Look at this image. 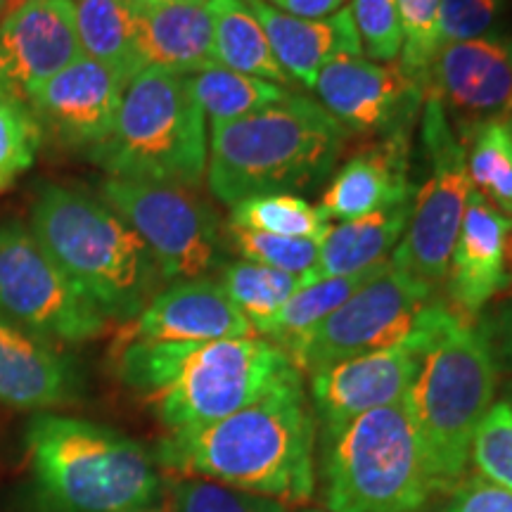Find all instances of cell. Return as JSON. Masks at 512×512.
<instances>
[{
  "mask_svg": "<svg viewBox=\"0 0 512 512\" xmlns=\"http://www.w3.org/2000/svg\"><path fill=\"white\" fill-rule=\"evenodd\" d=\"M318 430L294 370L261 399L228 418L169 432L152 453L159 470L202 477L287 505L311 501L318 486Z\"/></svg>",
  "mask_w": 512,
  "mask_h": 512,
  "instance_id": "1",
  "label": "cell"
},
{
  "mask_svg": "<svg viewBox=\"0 0 512 512\" xmlns=\"http://www.w3.org/2000/svg\"><path fill=\"white\" fill-rule=\"evenodd\" d=\"M112 356L119 380L152 403L169 432L228 418L297 370L285 351L264 337L216 342L117 339Z\"/></svg>",
  "mask_w": 512,
  "mask_h": 512,
  "instance_id": "2",
  "label": "cell"
},
{
  "mask_svg": "<svg viewBox=\"0 0 512 512\" xmlns=\"http://www.w3.org/2000/svg\"><path fill=\"white\" fill-rule=\"evenodd\" d=\"M29 228L107 320H136L166 283L136 230L110 204L74 185L43 183Z\"/></svg>",
  "mask_w": 512,
  "mask_h": 512,
  "instance_id": "3",
  "label": "cell"
},
{
  "mask_svg": "<svg viewBox=\"0 0 512 512\" xmlns=\"http://www.w3.org/2000/svg\"><path fill=\"white\" fill-rule=\"evenodd\" d=\"M347 136L320 102L290 93L266 110L211 128V195L235 207L247 197L316 188L330 176Z\"/></svg>",
  "mask_w": 512,
  "mask_h": 512,
  "instance_id": "4",
  "label": "cell"
},
{
  "mask_svg": "<svg viewBox=\"0 0 512 512\" xmlns=\"http://www.w3.org/2000/svg\"><path fill=\"white\" fill-rule=\"evenodd\" d=\"M27 451L46 512H140L162 494L155 456L112 427L41 413Z\"/></svg>",
  "mask_w": 512,
  "mask_h": 512,
  "instance_id": "5",
  "label": "cell"
},
{
  "mask_svg": "<svg viewBox=\"0 0 512 512\" xmlns=\"http://www.w3.org/2000/svg\"><path fill=\"white\" fill-rule=\"evenodd\" d=\"M498 373L477 325L458 313L422 354L408 392L427 472L437 496H448L470 467L479 422L496 401Z\"/></svg>",
  "mask_w": 512,
  "mask_h": 512,
  "instance_id": "6",
  "label": "cell"
},
{
  "mask_svg": "<svg viewBox=\"0 0 512 512\" xmlns=\"http://www.w3.org/2000/svg\"><path fill=\"white\" fill-rule=\"evenodd\" d=\"M110 178L195 190L207 178V117L188 76L145 67L128 81L110 138L88 155Z\"/></svg>",
  "mask_w": 512,
  "mask_h": 512,
  "instance_id": "7",
  "label": "cell"
},
{
  "mask_svg": "<svg viewBox=\"0 0 512 512\" xmlns=\"http://www.w3.org/2000/svg\"><path fill=\"white\" fill-rule=\"evenodd\" d=\"M328 512H430V472L408 401L377 408L318 446Z\"/></svg>",
  "mask_w": 512,
  "mask_h": 512,
  "instance_id": "8",
  "label": "cell"
},
{
  "mask_svg": "<svg viewBox=\"0 0 512 512\" xmlns=\"http://www.w3.org/2000/svg\"><path fill=\"white\" fill-rule=\"evenodd\" d=\"M422 145L430 171L422 190L415 192L411 221L389 261L394 268L437 290L446 280L448 259L463 226L472 185L465 145L453 131L441 102L430 93L422 102Z\"/></svg>",
  "mask_w": 512,
  "mask_h": 512,
  "instance_id": "9",
  "label": "cell"
},
{
  "mask_svg": "<svg viewBox=\"0 0 512 512\" xmlns=\"http://www.w3.org/2000/svg\"><path fill=\"white\" fill-rule=\"evenodd\" d=\"M0 318L55 347L91 342L110 323L17 221L0 223Z\"/></svg>",
  "mask_w": 512,
  "mask_h": 512,
  "instance_id": "10",
  "label": "cell"
},
{
  "mask_svg": "<svg viewBox=\"0 0 512 512\" xmlns=\"http://www.w3.org/2000/svg\"><path fill=\"white\" fill-rule=\"evenodd\" d=\"M437 290L389 264L316 328L280 347L302 375L411 339Z\"/></svg>",
  "mask_w": 512,
  "mask_h": 512,
  "instance_id": "11",
  "label": "cell"
},
{
  "mask_svg": "<svg viewBox=\"0 0 512 512\" xmlns=\"http://www.w3.org/2000/svg\"><path fill=\"white\" fill-rule=\"evenodd\" d=\"M100 200L136 230L164 280L204 278L226 261L216 214L188 188L107 178Z\"/></svg>",
  "mask_w": 512,
  "mask_h": 512,
  "instance_id": "12",
  "label": "cell"
},
{
  "mask_svg": "<svg viewBox=\"0 0 512 512\" xmlns=\"http://www.w3.org/2000/svg\"><path fill=\"white\" fill-rule=\"evenodd\" d=\"M311 91L347 131L384 138L411 133L425 102L420 83L403 74L399 64H380L363 55L335 57L320 69Z\"/></svg>",
  "mask_w": 512,
  "mask_h": 512,
  "instance_id": "13",
  "label": "cell"
},
{
  "mask_svg": "<svg viewBox=\"0 0 512 512\" xmlns=\"http://www.w3.org/2000/svg\"><path fill=\"white\" fill-rule=\"evenodd\" d=\"M422 354L408 342L332 363L311 373L309 401L318 446L337 437L356 418L399 403L411 392Z\"/></svg>",
  "mask_w": 512,
  "mask_h": 512,
  "instance_id": "14",
  "label": "cell"
},
{
  "mask_svg": "<svg viewBox=\"0 0 512 512\" xmlns=\"http://www.w3.org/2000/svg\"><path fill=\"white\" fill-rule=\"evenodd\" d=\"M441 102L460 143L477 126L512 117V53L503 36L448 43L434 57L425 95Z\"/></svg>",
  "mask_w": 512,
  "mask_h": 512,
  "instance_id": "15",
  "label": "cell"
},
{
  "mask_svg": "<svg viewBox=\"0 0 512 512\" xmlns=\"http://www.w3.org/2000/svg\"><path fill=\"white\" fill-rule=\"evenodd\" d=\"M128 83L105 64L79 57L29 98L43 140L67 152H91L110 138Z\"/></svg>",
  "mask_w": 512,
  "mask_h": 512,
  "instance_id": "16",
  "label": "cell"
},
{
  "mask_svg": "<svg viewBox=\"0 0 512 512\" xmlns=\"http://www.w3.org/2000/svg\"><path fill=\"white\" fill-rule=\"evenodd\" d=\"M83 57L74 0H22L0 19V91L29 102Z\"/></svg>",
  "mask_w": 512,
  "mask_h": 512,
  "instance_id": "17",
  "label": "cell"
},
{
  "mask_svg": "<svg viewBox=\"0 0 512 512\" xmlns=\"http://www.w3.org/2000/svg\"><path fill=\"white\" fill-rule=\"evenodd\" d=\"M510 240V216L491 207L477 190H470L446 271L448 306L460 318L482 316L486 306L510 287Z\"/></svg>",
  "mask_w": 512,
  "mask_h": 512,
  "instance_id": "18",
  "label": "cell"
},
{
  "mask_svg": "<svg viewBox=\"0 0 512 512\" xmlns=\"http://www.w3.org/2000/svg\"><path fill=\"white\" fill-rule=\"evenodd\" d=\"M256 337L252 323L230 302L219 280L192 278L159 290L117 339L143 342H216Z\"/></svg>",
  "mask_w": 512,
  "mask_h": 512,
  "instance_id": "19",
  "label": "cell"
},
{
  "mask_svg": "<svg viewBox=\"0 0 512 512\" xmlns=\"http://www.w3.org/2000/svg\"><path fill=\"white\" fill-rule=\"evenodd\" d=\"M83 377L72 356L0 318V401L46 411L79 401Z\"/></svg>",
  "mask_w": 512,
  "mask_h": 512,
  "instance_id": "20",
  "label": "cell"
},
{
  "mask_svg": "<svg viewBox=\"0 0 512 512\" xmlns=\"http://www.w3.org/2000/svg\"><path fill=\"white\" fill-rule=\"evenodd\" d=\"M408 200H415L408 178V133H399L351 157L323 192L318 209L330 223L354 221Z\"/></svg>",
  "mask_w": 512,
  "mask_h": 512,
  "instance_id": "21",
  "label": "cell"
},
{
  "mask_svg": "<svg viewBox=\"0 0 512 512\" xmlns=\"http://www.w3.org/2000/svg\"><path fill=\"white\" fill-rule=\"evenodd\" d=\"M271 43L280 67L292 81L313 88L320 69L342 55H363L351 10L323 19H304L273 8L266 0H245Z\"/></svg>",
  "mask_w": 512,
  "mask_h": 512,
  "instance_id": "22",
  "label": "cell"
},
{
  "mask_svg": "<svg viewBox=\"0 0 512 512\" xmlns=\"http://www.w3.org/2000/svg\"><path fill=\"white\" fill-rule=\"evenodd\" d=\"M138 55L143 67L166 69L181 76L214 67V24L207 0L138 5Z\"/></svg>",
  "mask_w": 512,
  "mask_h": 512,
  "instance_id": "23",
  "label": "cell"
},
{
  "mask_svg": "<svg viewBox=\"0 0 512 512\" xmlns=\"http://www.w3.org/2000/svg\"><path fill=\"white\" fill-rule=\"evenodd\" d=\"M413 204L415 200H408L361 219L332 223L325 238L320 240L316 266L302 278V287L318 280L368 271L387 259V254L406 233Z\"/></svg>",
  "mask_w": 512,
  "mask_h": 512,
  "instance_id": "24",
  "label": "cell"
},
{
  "mask_svg": "<svg viewBox=\"0 0 512 512\" xmlns=\"http://www.w3.org/2000/svg\"><path fill=\"white\" fill-rule=\"evenodd\" d=\"M214 24V60L230 72L256 76L290 88L292 79L275 60L259 19L245 0H207Z\"/></svg>",
  "mask_w": 512,
  "mask_h": 512,
  "instance_id": "25",
  "label": "cell"
},
{
  "mask_svg": "<svg viewBox=\"0 0 512 512\" xmlns=\"http://www.w3.org/2000/svg\"><path fill=\"white\" fill-rule=\"evenodd\" d=\"M74 10L83 55L110 67L126 83L143 72L133 0H76Z\"/></svg>",
  "mask_w": 512,
  "mask_h": 512,
  "instance_id": "26",
  "label": "cell"
},
{
  "mask_svg": "<svg viewBox=\"0 0 512 512\" xmlns=\"http://www.w3.org/2000/svg\"><path fill=\"white\" fill-rule=\"evenodd\" d=\"M389 264H392V261L384 259L373 268H368V271L342 275V278L318 280V283L299 287V290L287 299L283 309L268 320L259 335L268 337V342L278 344V347H285L287 342H292V339H297L299 335H304V332L316 328L320 320H325L330 313H335L339 306L347 304L363 285H368L370 280H373L375 275H380Z\"/></svg>",
  "mask_w": 512,
  "mask_h": 512,
  "instance_id": "27",
  "label": "cell"
},
{
  "mask_svg": "<svg viewBox=\"0 0 512 512\" xmlns=\"http://www.w3.org/2000/svg\"><path fill=\"white\" fill-rule=\"evenodd\" d=\"M188 79L192 93H195L204 117L209 121V128L245 119L249 114L261 112L275 105V102L285 100L292 93L278 86V83L230 72V69L219 67V64L192 74Z\"/></svg>",
  "mask_w": 512,
  "mask_h": 512,
  "instance_id": "28",
  "label": "cell"
},
{
  "mask_svg": "<svg viewBox=\"0 0 512 512\" xmlns=\"http://www.w3.org/2000/svg\"><path fill=\"white\" fill-rule=\"evenodd\" d=\"M472 190L512 219V131L510 119L477 126L463 140Z\"/></svg>",
  "mask_w": 512,
  "mask_h": 512,
  "instance_id": "29",
  "label": "cell"
},
{
  "mask_svg": "<svg viewBox=\"0 0 512 512\" xmlns=\"http://www.w3.org/2000/svg\"><path fill=\"white\" fill-rule=\"evenodd\" d=\"M219 283L259 335L268 320L302 287V278L252 261H233L223 266Z\"/></svg>",
  "mask_w": 512,
  "mask_h": 512,
  "instance_id": "30",
  "label": "cell"
},
{
  "mask_svg": "<svg viewBox=\"0 0 512 512\" xmlns=\"http://www.w3.org/2000/svg\"><path fill=\"white\" fill-rule=\"evenodd\" d=\"M230 226L283 235V238L323 240L332 223L318 207L294 192H271L238 202L230 211Z\"/></svg>",
  "mask_w": 512,
  "mask_h": 512,
  "instance_id": "31",
  "label": "cell"
},
{
  "mask_svg": "<svg viewBox=\"0 0 512 512\" xmlns=\"http://www.w3.org/2000/svg\"><path fill=\"white\" fill-rule=\"evenodd\" d=\"M403 46L399 53V69L420 83L422 91L427 86L434 57L441 50L439 38V8L441 0H396Z\"/></svg>",
  "mask_w": 512,
  "mask_h": 512,
  "instance_id": "32",
  "label": "cell"
},
{
  "mask_svg": "<svg viewBox=\"0 0 512 512\" xmlns=\"http://www.w3.org/2000/svg\"><path fill=\"white\" fill-rule=\"evenodd\" d=\"M41 143V128L27 102L0 91V190L31 169Z\"/></svg>",
  "mask_w": 512,
  "mask_h": 512,
  "instance_id": "33",
  "label": "cell"
},
{
  "mask_svg": "<svg viewBox=\"0 0 512 512\" xmlns=\"http://www.w3.org/2000/svg\"><path fill=\"white\" fill-rule=\"evenodd\" d=\"M228 235L233 240L235 249L245 256V261L278 268V271L299 275V278H304L316 266L320 252L318 238H283V235L230 226V223Z\"/></svg>",
  "mask_w": 512,
  "mask_h": 512,
  "instance_id": "34",
  "label": "cell"
},
{
  "mask_svg": "<svg viewBox=\"0 0 512 512\" xmlns=\"http://www.w3.org/2000/svg\"><path fill=\"white\" fill-rule=\"evenodd\" d=\"M169 491L171 512H290L287 505L273 498L202 477L176 479Z\"/></svg>",
  "mask_w": 512,
  "mask_h": 512,
  "instance_id": "35",
  "label": "cell"
},
{
  "mask_svg": "<svg viewBox=\"0 0 512 512\" xmlns=\"http://www.w3.org/2000/svg\"><path fill=\"white\" fill-rule=\"evenodd\" d=\"M470 463L475 465L477 475L512 491V408L503 399L494 401L479 422Z\"/></svg>",
  "mask_w": 512,
  "mask_h": 512,
  "instance_id": "36",
  "label": "cell"
},
{
  "mask_svg": "<svg viewBox=\"0 0 512 512\" xmlns=\"http://www.w3.org/2000/svg\"><path fill=\"white\" fill-rule=\"evenodd\" d=\"M349 10L368 60L380 64L399 60L403 34L396 0H354Z\"/></svg>",
  "mask_w": 512,
  "mask_h": 512,
  "instance_id": "37",
  "label": "cell"
},
{
  "mask_svg": "<svg viewBox=\"0 0 512 512\" xmlns=\"http://www.w3.org/2000/svg\"><path fill=\"white\" fill-rule=\"evenodd\" d=\"M508 8L510 0H441V48L448 46V43L498 36Z\"/></svg>",
  "mask_w": 512,
  "mask_h": 512,
  "instance_id": "38",
  "label": "cell"
},
{
  "mask_svg": "<svg viewBox=\"0 0 512 512\" xmlns=\"http://www.w3.org/2000/svg\"><path fill=\"white\" fill-rule=\"evenodd\" d=\"M444 512H512V491L482 475H465L446 496Z\"/></svg>",
  "mask_w": 512,
  "mask_h": 512,
  "instance_id": "39",
  "label": "cell"
},
{
  "mask_svg": "<svg viewBox=\"0 0 512 512\" xmlns=\"http://www.w3.org/2000/svg\"><path fill=\"white\" fill-rule=\"evenodd\" d=\"M475 325L489 347L496 373L512 380V297L503 299L494 309L482 311Z\"/></svg>",
  "mask_w": 512,
  "mask_h": 512,
  "instance_id": "40",
  "label": "cell"
},
{
  "mask_svg": "<svg viewBox=\"0 0 512 512\" xmlns=\"http://www.w3.org/2000/svg\"><path fill=\"white\" fill-rule=\"evenodd\" d=\"M266 3L294 17L323 19L347 8L349 0H266Z\"/></svg>",
  "mask_w": 512,
  "mask_h": 512,
  "instance_id": "41",
  "label": "cell"
},
{
  "mask_svg": "<svg viewBox=\"0 0 512 512\" xmlns=\"http://www.w3.org/2000/svg\"><path fill=\"white\" fill-rule=\"evenodd\" d=\"M138 5H181V3H204V0H133Z\"/></svg>",
  "mask_w": 512,
  "mask_h": 512,
  "instance_id": "42",
  "label": "cell"
},
{
  "mask_svg": "<svg viewBox=\"0 0 512 512\" xmlns=\"http://www.w3.org/2000/svg\"><path fill=\"white\" fill-rule=\"evenodd\" d=\"M19 3H22V0H0V19L8 15L12 8H17Z\"/></svg>",
  "mask_w": 512,
  "mask_h": 512,
  "instance_id": "43",
  "label": "cell"
},
{
  "mask_svg": "<svg viewBox=\"0 0 512 512\" xmlns=\"http://www.w3.org/2000/svg\"><path fill=\"white\" fill-rule=\"evenodd\" d=\"M503 401L512 408V380H508V382L503 384Z\"/></svg>",
  "mask_w": 512,
  "mask_h": 512,
  "instance_id": "44",
  "label": "cell"
},
{
  "mask_svg": "<svg viewBox=\"0 0 512 512\" xmlns=\"http://www.w3.org/2000/svg\"><path fill=\"white\" fill-rule=\"evenodd\" d=\"M294 512H328V510H320V508H299V510H294Z\"/></svg>",
  "mask_w": 512,
  "mask_h": 512,
  "instance_id": "45",
  "label": "cell"
},
{
  "mask_svg": "<svg viewBox=\"0 0 512 512\" xmlns=\"http://www.w3.org/2000/svg\"><path fill=\"white\" fill-rule=\"evenodd\" d=\"M140 512H157V510H152V508H147V510H140Z\"/></svg>",
  "mask_w": 512,
  "mask_h": 512,
  "instance_id": "46",
  "label": "cell"
},
{
  "mask_svg": "<svg viewBox=\"0 0 512 512\" xmlns=\"http://www.w3.org/2000/svg\"><path fill=\"white\" fill-rule=\"evenodd\" d=\"M510 261H512V240H510Z\"/></svg>",
  "mask_w": 512,
  "mask_h": 512,
  "instance_id": "47",
  "label": "cell"
},
{
  "mask_svg": "<svg viewBox=\"0 0 512 512\" xmlns=\"http://www.w3.org/2000/svg\"><path fill=\"white\" fill-rule=\"evenodd\" d=\"M510 131H512V117H510Z\"/></svg>",
  "mask_w": 512,
  "mask_h": 512,
  "instance_id": "48",
  "label": "cell"
},
{
  "mask_svg": "<svg viewBox=\"0 0 512 512\" xmlns=\"http://www.w3.org/2000/svg\"><path fill=\"white\" fill-rule=\"evenodd\" d=\"M510 53H512V41H510Z\"/></svg>",
  "mask_w": 512,
  "mask_h": 512,
  "instance_id": "49",
  "label": "cell"
}]
</instances>
